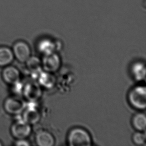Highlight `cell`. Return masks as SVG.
<instances>
[{
    "mask_svg": "<svg viewBox=\"0 0 146 146\" xmlns=\"http://www.w3.org/2000/svg\"><path fill=\"white\" fill-rule=\"evenodd\" d=\"M68 141L71 146H90L91 145V137L83 129H73L69 133Z\"/></svg>",
    "mask_w": 146,
    "mask_h": 146,
    "instance_id": "1",
    "label": "cell"
},
{
    "mask_svg": "<svg viewBox=\"0 0 146 146\" xmlns=\"http://www.w3.org/2000/svg\"><path fill=\"white\" fill-rule=\"evenodd\" d=\"M130 103L135 108L141 110L146 108V90L145 87L137 86L132 89L129 95Z\"/></svg>",
    "mask_w": 146,
    "mask_h": 146,
    "instance_id": "2",
    "label": "cell"
},
{
    "mask_svg": "<svg viewBox=\"0 0 146 146\" xmlns=\"http://www.w3.org/2000/svg\"><path fill=\"white\" fill-rule=\"evenodd\" d=\"M61 61L59 56L55 52L44 55L42 65L45 71L53 73L57 71L60 66Z\"/></svg>",
    "mask_w": 146,
    "mask_h": 146,
    "instance_id": "3",
    "label": "cell"
},
{
    "mask_svg": "<svg viewBox=\"0 0 146 146\" xmlns=\"http://www.w3.org/2000/svg\"><path fill=\"white\" fill-rule=\"evenodd\" d=\"M12 134L16 138L24 139L30 135L31 132L30 125L24 121L15 123L11 129Z\"/></svg>",
    "mask_w": 146,
    "mask_h": 146,
    "instance_id": "4",
    "label": "cell"
},
{
    "mask_svg": "<svg viewBox=\"0 0 146 146\" xmlns=\"http://www.w3.org/2000/svg\"><path fill=\"white\" fill-rule=\"evenodd\" d=\"M25 108V103L19 98L11 97L7 99L5 103V108L7 112L12 114H20Z\"/></svg>",
    "mask_w": 146,
    "mask_h": 146,
    "instance_id": "5",
    "label": "cell"
},
{
    "mask_svg": "<svg viewBox=\"0 0 146 146\" xmlns=\"http://www.w3.org/2000/svg\"><path fill=\"white\" fill-rule=\"evenodd\" d=\"M14 54L17 59L21 62H26L31 56V50L25 42H17L14 46Z\"/></svg>",
    "mask_w": 146,
    "mask_h": 146,
    "instance_id": "6",
    "label": "cell"
},
{
    "mask_svg": "<svg viewBox=\"0 0 146 146\" xmlns=\"http://www.w3.org/2000/svg\"><path fill=\"white\" fill-rule=\"evenodd\" d=\"M24 93L26 98L34 102L40 98L42 95V91L38 83L30 82L25 87Z\"/></svg>",
    "mask_w": 146,
    "mask_h": 146,
    "instance_id": "7",
    "label": "cell"
},
{
    "mask_svg": "<svg viewBox=\"0 0 146 146\" xmlns=\"http://www.w3.org/2000/svg\"><path fill=\"white\" fill-rule=\"evenodd\" d=\"M3 77L6 82L14 85L19 82L20 73L15 67L9 66L4 69Z\"/></svg>",
    "mask_w": 146,
    "mask_h": 146,
    "instance_id": "8",
    "label": "cell"
},
{
    "mask_svg": "<svg viewBox=\"0 0 146 146\" xmlns=\"http://www.w3.org/2000/svg\"><path fill=\"white\" fill-rule=\"evenodd\" d=\"M36 142L38 146H52L54 144V139L50 133L42 131L36 135Z\"/></svg>",
    "mask_w": 146,
    "mask_h": 146,
    "instance_id": "9",
    "label": "cell"
},
{
    "mask_svg": "<svg viewBox=\"0 0 146 146\" xmlns=\"http://www.w3.org/2000/svg\"><path fill=\"white\" fill-rule=\"evenodd\" d=\"M57 46L51 40L45 39L42 40L38 44V49L44 55H47L55 52Z\"/></svg>",
    "mask_w": 146,
    "mask_h": 146,
    "instance_id": "10",
    "label": "cell"
},
{
    "mask_svg": "<svg viewBox=\"0 0 146 146\" xmlns=\"http://www.w3.org/2000/svg\"><path fill=\"white\" fill-rule=\"evenodd\" d=\"M39 74V82L42 86L48 88H51L54 86L56 79L52 73L46 71L44 72H40Z\"/></svg>",
    "mask_w": 146,
    "mask_h": 146,
    "instance_id": "11",
    "label": "cell"
},
{
    "mask_svg": "<svg viewBox=\"0 0 146 146\" xmlns=\"http://www.w3.org/2000/svg\"><path fill=\"white\" fill-rule=\"evenodd\" d=\"M40 119V113L35 108H29L24 113V121L29 124H35Z\"/></svg>",
    "mask_w": 146,
    "mask_h": 146,
    "instance_id": "12",
    "label": "cell"
},
{
    "mask_svg": "<svg viewBox=\"0 0 146 146\" xmlns=\"http://www.w3.org/2000/svg\"><path fill=\"white\" fill-rule=\"evenodd\" d=\"M14 59V53L9 48H0V66L9 65Z\"/></svg>",
    "mask_w": 146,
    "mask_h": 146,
    "instance_id": "13",
    "label": "cell"
},
{
    "mask_svg": "<svg viewBox=\"0 0 146 146\" xmlns=\"http://www.w3.org/2000/svg\"><path fill=\"white\" fill-rule=\"evenodd\" d=\"M132 72L135 79L137 81H142L146 77V67L144 63L137 62L133 65Z\"/></svg>",
    "mask_w": 146,
    "mask_h": 146,
    "instance_id": "14",
    "label": "cell"
},
{
    "mask_svg": "<svg viewBox=\"0 0 146 146\" xmlns=\"http://www.w3.org/2000/svg\"><path fill=\"white\" fill-rule=\"evenodd\" d=\"M27 65L30 71L35 74H40L42 63L40 59L36 57H30L26 61Z\"/></svg>",
    "mask_w": 146,
    "mask_h": 146,
    "instance_id": "15",
    "label": "cell"
},
{
    "mask_svg": "<svg viewBox=\"0 0 146 146\" xmlns=\"http://www.w3.org/2000/svg\"><path fill=\"white\" fill-rule=\"evenodd\" d=\"M133 124L135 128L140 131H144L146 129V117L143 113L136 115L133 119Z\"/></svg>",
    "mask_w": 146,
    "mask_h": 146,
    "instance_id": "16",
    "label": "cell"
},
{
    "mask_svg": "<svg viewBox=\"0 0 146 146\" xmlns=\"http://www.w3.org/2000/svg\"><path fill=\"white\" fill-rule=\"evenodd\" d=\"M146 135L141 132H137L133 135V140L136 144L144 145L146 142Z\"/></svg>",
    "mask_w": 146,
    "mask_h": 146,
    "instance_id": "17",
    "label": "cell"
},
{
    "mask_svg": "<svg viewBox=\"0 0 146 146\" xmlns=\"http://www.w3.org/2000/svg\"><path fill=\"white\" fill-rule=\"evenodd\" d=\"M16 145L17 146H29V144L28 143V142L26 141H25L23 139H20L18 141V142L16 143Z\"/></svg>",
    "mask_w": 146,
    "mask_h": 146,
    "instance_id": "18",
    "label": "cell"
},
{
    "mask_svg": "<svg viewBox=\"0 0 146 146\" xmlns=\"http://www.w3.org/2000/svg\"><path fill=\"white\" fill-rule=\"evenodd\" d=\"M0 145H1V144H0Z\"/></svg>",
    "mask_w": 146,
    "mask_h": 146,
    "instance_id": "19",
    "label": "cell"
}]
</instances>
